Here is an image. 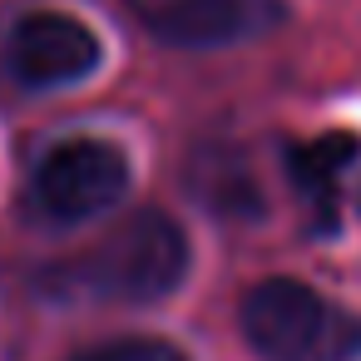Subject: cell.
Instances as JSON below:
<instances>
[{
  "label": "cell",
  "instance_id": "2",
  "mask_svg": "<svg viewBox=\"0 0 361 361\" xmlns=\"http://www.w3.org/2000/svg\"><path fill=\"white\" fill-rule=\"evenodd\" d=\"M238 331L257 361H361V317L297 277H262L238 302Z\"/></svg>",
  "mask_w": 361,
  "mask_h": 361
},
{
  "label": "cell",
  "instance_id": "4",
  "mask_svg": "<svg viewBox=\"0 0 361 361\" xmlns=\"http://www.w3.org/2000/svg\"><path fill=\"white\" fill-rule=\"evenodd\" d=\"M0 60H6V75L20 90L45 94V90H70V85L90 80L104 65V45L80 16L35 6L25 16H16V25L6 30Z\"/></svg>",
  "mask_w": 361,
  "mask_h": 361
},
{
  "label": "cell",
  "instance_id": "3",
  "mask_svg": "<svg viewBox=\"0 0 361 361\" xmlns=\"http://www.w3.org/2000/svg\"><path fill=\"white\" fill-rule=\"evenodd\" d=\"M129 183H134V169L119 144L65 139V144L45 149V159L35 164L30 198H35L40 218H50L60 228H80V223L104 218L109 208H119Z\"/></svg>",
  "mask_w": 361,
  "mask_h": 361
},
{
  "label": "cell",
  "instance_id": "6",
  "mask_svg": "<svg viewBox=\"0 0 361 361\" xmlns=\"http://www.w3.org/2000/svg\"><path fill=\"white\" fill-rule=\"evenodd\" d=\"M361 154V139L356 134H317L307 144H292L287 149V178L297 188V198L307 203V223L312 233H336V203H341V178L346 169L356 164Z\"/></svg>",
  "mask_w": 361,
  "mask_h": 361
},
{
  "label": "cell",
  "instance_id": "8",
  "mask_svg": "<svg viewBox=\"0 0 361 361\" xmlns=\"http://www.w3.org/2000/svg\"><path fill=\"white\" fill-rule=\"evenodd\" d=\"M70 361H188V351L169 336H114V341L85 346Z\"/></svg>",
  "mask_w": 361,
  "mask_h": 361
},
{
  "label": "cell",
  "instance_id": "1",
  "mask_svg": "<svg viewBox=\"0 0 361 361\" xmlns=\"http://www.w3.org/2000/svg\"><path fill=\"white\" fill-rule=\"evenodd\" d=\"M193 267L188 233L164 208H134L124 213L104 238L80 247L65 262H50L40 287L60 302H119V307H149L183 287Z\"/></svg>",
  "mask_w": 361,
  "mask_h": 361
},
{
  "label": "cell",
  "instance_id": "7",
  "mask_svg": "<svg viewBox=\"0 0 361 361\" xmlns=\"http://www.w3.org/2000/svg\"><path fill=\"white\" fill-rule=\"evenodd\" d=\"M188 188L203 208L223 213V218H257L262 213V198H257V183L238 173V164L228 154H198L188 164Z\"/></svg>",
  "mask_w": 361,
  "mask_h": 361
},
{
  "label": "cell",
  "instance_id": "5",
  "mask_svg": "<svg viewBox=\"0 0 361 361\" xmlns=\"http://www.w3.org/2000/svg\"><path fill=\"white\" fill-rule=\"evenodd\" d=\"M129 16L164 45L228 50L287 20L282 0H124Z\"/></svg>",
  "mask_w": 361,
  "mask_h": 361
}]
</instances>
